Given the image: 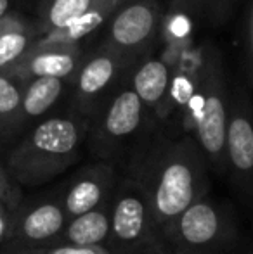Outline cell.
<instances>
[{"instance_id":"9c48e42d","label":"cell","mask_w":253,"mask_h":254,"mask_svg":"<svg viewBox=\"0 0 253 254\" xmlns=\"http://www.w3.org/2000/svg\"><path fill=\"white\" fill-rule=\"evenodd\" d=\"M142 123V101L134 90H123L104 113L92 152L101 161H113L137 133Z\"/></svg>"},{"instance_id":"d4e9b609","label":"cell","mask_w":253,"mask_h":254,"mask_svg":"<svg viewBox=\"0 0 253 254\" xmlns=\"http://www.w3.org/2000/svg\"><path fill=\"white\" fill-rule=\"evenodd\" d=\"M7 7H9V0H0V17L5 14Z\"/></svg>"},{"instance_id":"44dd1931","label":"cell","mask_w":253,"mask_h":254,"mask_svg":"<svg viewBox=\"0 0 253 254\" xmlns=\"http://www.w3.org/2000/svg\"><path fill=\"white\" fill-rule=\"evenodd\" d=\"M0 202L7 204L12 209H17V206L23 202L19 185L14 182V178L2 164H0Z\"/></svg>"},{"instance_id":"8992f818","label":"cell","mask_w":253,"mask_h":254,"mask_svg":"<svg viewBox=\"0 0 253 254\" xmlns=\"http://www.w3.org/2000/svg\"><path fill=\"white\" fill-rule=\"evenodd\" d=\"M226 175L240 199L253 209V104L245 92L229 102Z\"/></svg>"},{"instance_id":"cb8c5ba5","label":"cell","mask_w":253,"mask_h":254,"mask_svg":"<svg viewBox=\"0 0 253 254\" xmlns=\"http://www.w3.org/2000/svg\"><path fill=\"white\" fill-rule=\"evenodd\" d=\"M220 254H253V246H243L240 239V242H238L236 246H233L231 249H227V251H224Z\"/></svg>"},{"instance_id":"277c9868","label":"cell","mask_w":253,"mask_h":254,"mask_svg":"<svg viewBox=\"0 0 253 254\" xmlns=\"http://www.w3.org/2000/svg\"><path fill=\"white\" fill-rule=\"evenodd\" d=\"M219 64H210L199 92L187 106L189 127L205 154L208 166L219 175H226V138L229 121V102Z\"/></svg>"},{"instance_id":"e0dca14e","label":"cell","mask_w":253,"mask_h":254,"mask_svg":"<svg viewBox=\"0 0 253 254\" xmlns=\"http://www.w3.org/2000/svg\"><path fill=\"white\" fill-rule=\"evenodd\" d=\"M92 7V0H54L49 19L54 28H68Z\"/></svg>"},{"instance_id":"8fae6325","label":"cell","mask_w":253,"mask_h":254,"mask_svg":"<svg viewBox=\"0 0 253 254\" xmlns=\"http://www.w3.org/2000/svg\"><path fill=\"white\" fill-rule=\"evenodd\" d=\"M155 26V14L148 5H130L116 16L111 28V35L115 42L125 47L141 44L146 40Z\"/></svg>"},{"instance_id":"7a4b0ae2","label":"cell","mask_w":253,"mask_h":254,"mask_svg":"<svg viewBox=\"0 0 253 254\" xmlns=\"http://www.w3.org/2000/svg\"><path fill=\"white\" fill-rule=\"evenodd\" d=\"M85 125L73 118H49L7 156V171L17 185L38 187L80 159Z\"/></svg>"},{"instance_id":"52a82bcc","label":"cell","mask_w":253,"mask_h":254,"mask_svg":"<svg viewBox=\"0 0 253 254\" xmlns=\"http://www.w3.org/2000/svg\"><path fill=\"white\" fill-rule=\"evenodd\" d=\"M68 221L70 218L64 211L59 192L30 201L23 199L14 211L9 241L3 249H35L52 246Z\"/></svg>"},{"instance_id":"3957f363","label":"cell","mask_w":253,"mask_h":254,"mask_svg":"<svg viewBox=\"0 0 253 254\" xmlns=\"http://www.w3.org/2000/svg\"><path fill=\"white\" fill-rule=\"evenodd\" d=\"M240 239V225L229 204L206 195L156 230L151 254H220Z\"/></svg>"},{"instance_id":"9a60e30c","label":"cell","mask_w":253,"mask_h":254,"mask_svg":"<svg viewBox=\"0 0 253 254\" xmlns=\"http://www.w3.org/2000/svg\"><path fill=\"white\" fill-rule=\"evenodd\" d=\"M21 102L23 99L16 85L10 83L7 78L0 76V130L17 127Z\"/></svg>"},{"instance_id":"603a6c76","label":"cell","mask_w":253,"mask_h":254,"mask_svg":"<svg viewBox=\"0 0 253 254\" xmlns=\"http://www.w3.org/2000/svg\"><path fill=\"white\" fill-rule=\"evenodd\" d=\"M248 54H250V76L253 85V2L250 5V17H248Z\"/></svg>"},{"instance_id":"ac0fdd59","label":"cell","mask_w":253,"mask_h":254,"mask_svg":"<svg viewBox=\"0 0 253 254\" xmlns=\"http://www.w3.org/2000/svg\"><path fill=\"white\" fill-rule=\"evenodd\" d=\"M0 254H122L113 246H97V248H77V246H45L35 249H3Z\"/></svg>"},{"instance_id":"ba28073f","label":"cell","mask_w":253,"mask_h":254,"mask_svg":"<svg viewBox=\"0 0 253 254\" xmlns=\"http://www.w3.org/2000/svg\"><path fill=\"white\" fill-rule=\"evenodd\" d=\"M118 180L115 166L106 161L88 164L77 171L59 192L68 218H77L109 202Z\"/></svg>"},{"instance_id":"5b68a950","label":"cell","mask_w":253,"mask_h":254,"mask_svg":"<svg viewBox=\"0 0 253 254\" xmlns=\"http://www.w3.org/2000/svg\"><path fill=\"white\" fill-rule=\"evenodd\" d=\"M156 225L144 189L130 175L120 177L111 199V242L122 254H151Z\"/></svg>"},{"instance_id":"7402d4cb","label":"cell","mask_w":253,"mask_h":254,"mask_svg":"<svg viewBox=\"0 0 253 254\" xmlns=\"http://www.w3.org/2000/svg\"><path fill=\"white\" fill-rule=\"evenodd\" d=\"M12 207H9L7 204L0 202V251L5 248L7 241H9L10 234V225H12V216H14Z\"/></svg>"},{"instance_id":"7c38bea8","label":"cell","mask_w":253,"mask_h":254,"mask_svg":"<svg viewBox=\"0 0 253 254\" xmlns=\"http://www.w3.org/2000/svg\"><path fill=\"white\" fill-rule=\"evenodd\" d=\"M61 90L63 85L59 78H37L23 97L17 125H21L24 118H38L47 113L59 99Z\"/></svg>"},{"instance_id":"5bb4252c","label":"cell","mask_w":253,"mask_h":254,"mask_svg":"<svg viewBox=\"0 0 253 254\" xmlns=\"http://www.w3.org/2000/svg\"><path fill=\"white\" fill-rule=\"evenodd\" d=\"M113 73H115V63L111 57H95L82 71L78 78V90L85 97H92L111 81Z\"/></svg>"},{"instance_id":"d6986e66","label":"cell","mask_w":253,"mask_h":254,"mask_svg":"<svg viewBox=\"0 0 253 254\" xmlns=\"http://www.w3.org/2000/svg\"><path fill=\"white\" fill-rule=\"evenodd\" d=\"M104 14H106V5L102 2L95 7H90L84 16L78 17L77 21H73V23L66 28L68 37L70 38H82L87 33H90V31H94L95 28L102 23Z\"/></svg>"},{"instance_id":"6da1fadb","label":"cell","mask_w":253,"mask_h":254,"mask_svg":"<svg viewBox=\"0 0 253 254\" xmlns=\"http://www.w3.org/2000/svg\"><path fill=\"white\" fill-rule=\"evenodd\" d=\"M208 161L196 138L158 140L127 168L151 202L156 230L210 192ZM156 234V232H155Z\"/></svg>"},{"instance_id":"30bf717a","label":"cell","mask_w":253,"mask_h":254,"mask_svg":"<svg viewBox=\"0 0 253 254\" xmlns=\"http://www.w3.org/2000/svg\"><path fill=\"white\" fill-rule=\"evenodd\" d=\"M111 242V201L77 218H71L52 246L97 248Z\"/></svg>"},{"instance_id":"4fadbf2b","label":"cell","mask_w":253,"mask_h":254,"mask_svg":"<svg viewBox=\"0 0 253 254\" xmlns=\"http://www.w3.org/2000/svg\"><path fill=\"white\" fill-rule=\"evenodd\" d=\"M169 88V69L162 61H148L134 76V92L142 104H160Z\"/></svg>"},{"instance_id":"ffe728a7","label":"cell","mask_w":253,"mask_h":254,"mask_svg":"<svg viewBox=\"0 0 253 254\" xmlns=\"http://www.w3.org/2000/svg\"><path fill=\"white\" fill-rule=\"evenodd\" d=\"M26 47V37L21 33H5L0 37V67L12 63Z\"/></svg>"},{"instance_id":"2e32d148","label":"cell","mask_w":253,"mask_h":254,"mask_svg":"<svg viewBox=\"0 0 253 254\" xmlns=\"http://www.w3.org/2000/svg\"><path fill=\"white\" fill-rule=\"evenodd\" d=\"M75 63L73 57L68 54H42L35 57L31 63V71L37 74V78H63L71 73Z\"/></svg>"},{"instance_id":"484cf974","label":"cell","mask_w":253,"mask_h":254,"mask_svg":"<svg viewBox=\"0 0 253 254\" xmlns=\"http://www.w3.org/2000/svg\"><path fill=\"white\" fill-rule=\"evenodd\" d=\"M227 2H229V0H220V3H222V5H226Z\"/></svg>"}]
</instances>
